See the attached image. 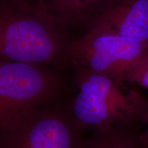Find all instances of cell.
Wrapping results in <instances>:
<instances>
[{
    "instance_id": "cell-6",
    "label": "cell",
    "mask_w": 148,
    "mask_h": 148,
    "mask_svg": "<svg viewBox=\"0 0 148 148\" xmlns=\"http://www.w3.org/2000/svg\"><path fill=\"white\" fill-rule=\"evenodd\" d=\"M89 25L127 40L148 42V0H107Z\"/></svg>"
},
{
    "instance_id": "cell-2",
    "label": "cell",
    "mask_w": 148,
    "mask_h": 148,
    "mask_svg": "<svg viewBox=\"0 0 148 148\" xmlns=\"http://www.w3.org/2000/svg\"><path fill=\"white\" fill-rule=\"evenodd\" d=\"M75 92L64 104L78 132L119 123H148V98L123 83L81 66H72Z\"/></svg>"
},
{
    "instance_id": "cell-5",
    "label": "cell",
    "mask_w": 148,
    "mask_h": 148,
    "mask_svg": "<svg viewBox=\"0 0 148 148\" xmlns=\"http://www.w3.org/2000/svg\"><path fill=\"white\" fill-rule=\"evenodd\" d=\"M82 139L63 103L41 107L0 125V148H80Z\"/></svg>"
},
{
    "instance_id": "cell-10",
    "label": "cell",
    "mask_w": 148,
    "mask_h": 148,
    "mask_svg": "<svg viewBox=\"0 0 148 148\" xmlns=\"http://www.w3.org/2000/svg\"><path fill=\"white\" fill-rule=\"evenodd\" d=\"M141 140L144 145L148 147V123L147 127L144 132H142L141 134Z\"/></svg>"
},
{
    "instance_id": "cell-1",
    "label": "cell",
    "mask_w": 148,
    "mask_h": 148,
    "mask_svg": "<svg viewBox=\"0 0 148 148\" xmlns=\"http://www.w3.org/2000/svg\"><path fill=\"white\" fill-rule=\"evenodd\" d=\"M64 25L37 1L1 0L0 60L63 69L70 65L72 40Z\"/></svg>"
},
{
    "instance_id": "cell-9",
    "label": "cell",
    "mask_w": 148,
    "mask_h": 148,
    "mask_svg": "<svg viewBox=\"0 0 148 148\" xmlns=\"http://www.w3.org/2000/svg\"><path fill=\"white\" fill-rule=\"evenodd\" d=\"M130 82L136 83L148 90V56L135 70Z\"/></svg>"
},
{
    "instance_id": "cell-4",
    "label": "cell",
    "mask_w": 148,
    "mask_h": 148,
    "mask_svg": "<svg viewBox=\"0 0 148 148\" xmlns=\"http://www.w3.org/2000/svg\"><path fill=\"white\" fill-rule=\"evenodd\" d=\"M148 56V42L132 41L106 29L89 27L72 40L71 66H81L123 83Z\"/></svg>"
},
{
    "instance_id": "cell-3",
    "label": "cell",
    "mask_w": 148,
    "mask_h": 148,
    "mask_svg": "<svg viewBox=\"0 0 148 148\" xmlns=\"http://www.w3.org/2000/svg\"><path fill=\"white\" fill-rule=\"evenodd\" d=\"M60 69L0 60V125L31 111L63 103L74 87Z\"/></svg>"
},
{
    "instance_id": "cell-7",
    "label": "cell",
    "mask_w": 148,
    "mask_h": 148,
    "mask_svg": "<svg viewBox=\"0 0 148 148\" xmlns=\"http://www.w3.org/2000/svg\"><path fill=\"white\" fill-rule=\"evenodd\" d=\"M80 148H148L141 140L138 123H119L92 130Z\"/></svg>"
},
{
    "instance_id": "cell-8",
    "label": "cell",
    "mask_w": 148,
    "mask_h": 148,
    "mask_svg": "<svg viewBox=\"0 0 148 148\" xmlns=\"http://www.w3.org/2000/svg\"><path fill=\"white\" fill-rule=\"evenodd\" d=\"M107 0H38L64 26L92 21Z\"/></svg>"
}]
</instances>
